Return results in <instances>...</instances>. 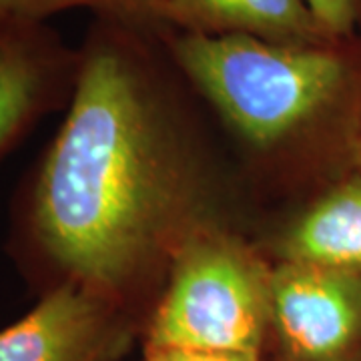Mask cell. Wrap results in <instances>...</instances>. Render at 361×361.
<instances>
[{
	"mask_svg": "<svg viewBox=\"0 0 361 361\" xmlns=\"http://www.w3.org/2000/svg\"><path fill=\"white\" fill-rule=\"evenodd\" d=\"M180 191L137 54L116 28H99L26 195L28 259L47 289L77 281L121 297L171 237Z\"/></svg>",
	"mask_w": 361,
	"mask_h": 361,
	"instance_id": "6da1fadb",
	"label": "cell"
},
{
	"mask_svg": "<svg viewBox=\"0 0 361 361\" xmlns=\"http://www.w3.org/2000/svg\"><path fill=\"white\" fill-rule=\"evenodd\" d=\"M169 52L249 141L267 147L361 85V40L281 42L173 32Z\"/></svg>",
	"mask_w": 361,
	"mask_h": 361,
	"instance_id": "7a4b0ae2",
	"label": "cell"
},
{
	"mask_svg": "<svg viewBox=\"0 0 361 361\" xmlns=\"http://www.w3.org/2000/svg\"><path fill=\"white\" fill-rule=\"evenodd\" d=\"M271 271L237 237L205 229L185 235L147 348L261 355L271 334Z\"/></svg>",
	"mask_w": 361,
	"mask_h": 361,
	"instance_id": "3957f363",
	"label": "cell"
},
{
	"mask_svg": "<svg viewBox=\"0 0 361 361\" xmlns=\"http://www.w3.org/2000/svg\"><path fill=\"white\" fill-rule=\"evenodd\" d=\"M271 331L285 361H361V273L283 261L271 271Z\"/></svg>",
	"mask_w": 361,
	"mask_h": 361,
	"instance_id": "277c9868",
	"label": "cell"
},
{
	"mask_svg": "<svg viewBox=\"0 0 361 361\" xmlns=\"http://www.w3.org/2000/svg\"><path fill=\"white\" fill-rule=\"evenodd\" d=\"M129 339L118 297L63 281L0 331V361H116Z\"/></svg>",
	"mask_w": 361,
	"mask_h": 361,
	"instance_id": "5b68a950",
	"label": "cell"
},
{
	"mask_svg": "<svg viewBox=\"0 0 361 361\" xmlns=\"http://www.w3.org/2000/svg\"><path fill=\"white\" fill-rule=\"evenodd\" d=\"M77 61L40 23L0 18V155L54 101L59 87L75 80Z\"/></svg>",
	"mask_w": 361,
	"mask_h": 361,
	"instance_id": "8992f818",
	"label": "cell"
},
{
	"mask_svg": "<svg viewBox=\"0 0 361 361\" xmlns=\"http://www.w3.org/2000/svg\"><path fill=\"white\" fill-rule=\"evenodd\" d=\"M169 25L177 32L251 35L281 42H323L305 0H135L123 20Z\"/></svg>",
	"mask_w": 361,
	"mask_h": 361,
	"instance_id": "52a82bcc",
	"label": "cell"
},
{
	"mask_svg": "<svg viewBox=\"0 0 361 361\" xmlns=\"http://www.w3.org/2000/svg\"><path fill=\"white\" fill-rule=\"evenodd\" d=\"M283 261L361 273V173L339 180L305 211L285 237Z\"/></svg>",
	"mask_w": 361,
	"mask_h": 361,
	"instance_id": "ba28073f",
	"label": "cell"
},
{
	"mask_svg": "<svg viewBox=\"0 0 361 361\" xmlns=\"http://www.w3.org/2000/svg\"><path fill=\"white\" fill-rule=\"evenodd\" d=\"M135 0H0V18L42 23L47 16L75 6H90L115 18H127Z\"/></svg>",
	"mask_w": 361,
	"mask_h": 361,
	"instance_id": "9c48e42d",
	"label": "cell"
},
{
	"mask_svg": "<svg viewBox=\"0 0 361 361\" xmlns=\"http://www.w3.org/2000/svg\"><path fill=\"white\" fill-rule=\"evenodd\" d=\"M307 8L331 40H351L360 37L361 0H305Z\"/></svg>",
	"mask_w": 361,
	"mask_h": 361,
	"instance_id": "30bf717a",
	"label": "cell"
},
{
	"mask_svg": "<svg viewBox=\"0 0 361 361\" xmlns=\"http://www.w3.org/2000/svg\"><path fill=\"white\" fill-rule=\"evenodd\" d=\"M142 361H261L257 353L237 351H205L185 348H147Z\"/></svg>",
	"mask_w": 361,
	"mask_h": 361,
	"instance_id": "8fae6325",
	"label": "cell"
},
{
	"mask_svg": "<svg viewBox=\"0 0 361 361\" xmlns=\"http://www.w3.org/2000/svg\"><path fill=\"white\" fill-rule=\"evenodd\" d=\"M349 159H351L353 169L361 173V111L357 123L353 127V133H351V139H349Z\"/></svg>",
	"mask_w": 361,
	"mask_h": 361,
	"instance_id": "7c38bea8",
	"label": "cell"
}]
</instances>
